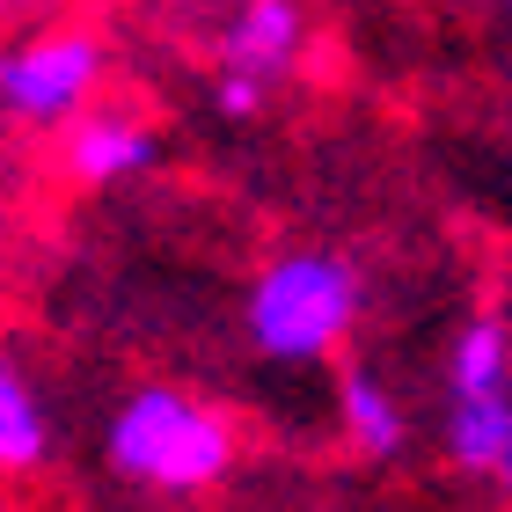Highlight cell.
Segmentation results:
<instances>
[{
	"instance_id": "obj_1",
	"label": "cell",
	"mask_w": 512,
	"mask_h": 512,
	"mask_svg": "<svg viewBox=\"0 0 512 512\" xmlns=\"http://www.w3.org/2000/svg\"><path fill=\"white\" fill-rule=\"evenodd\" d=\"M103 454L139 491L191 498V491H205V483H220L235 469V425L183 388H132L118 403V417H110Z\"/></svg>"
},
{
	"instance_id": "obj_2",
	"label": "cell",
	"mask_w": 512,
	"mask_h": 512,
	"mask_svg": "<svg viewBox=\"0 0 512 512\" xmlns=\"http://www.w3.org/2000/svg\"><path fill=\"white\" fill-rule=\"evenodd\" d=\"M352 322H359V271L344 256H322V249H293L278 264H264L242 300L249 344L278 366L330 359L352 337Z\"/></svg>"
},
{
	"instance_id": "obj_3",
	"label": "cell",
	"mask_w": 512,
	"mask_h": 512,
	"mask_svg": "<svg viewBox=\"0 0 512 512\" xmlns=\"http://www.w3.org/2000/svg\"><path fill=\"white\" fill-rule=\"evenodd\" d=\"M96 81H103V44L88 30H52V37H30L0 59V110L15 125L52 132L88 110Z\"/></svg>"
},
{
	"instance_id": "obj_4",
	"label": "cell",
	"mask_w": 512,
	"mask_h": 512,
	"mask_svg": "<svg viewBox=\"0 0 512 512\" xmlns=\"http://www.w3.org/2000/svg\"><path fill=\"white\" fill-rule=\"evenodd\" d=\"M300 44H308L300 0H242L235 22H227V37H220V66L271 88V81H286L300 66Z\"/></svg>"
},
{
	"instance_id": "obj_5",
	"label": "cell",
	"mask_w": 512,
	"mask_h": 512,
	"mask_svg": "<svg viewBox=\"0 0 512 512\" xmlns=\"http://www.w3.org/2000/svg\"><path fill=\"white\" fill-rule=\"evenodd\" d=\"M154 132L125 118V110H96V118H81L74 132H66V176L88 183V191H103V183H125V176H147L154 169Z\"/></svg>"
},
{
	"instance_id": "obj_6",
	"label": "cell",
	"mask_w": 512,
	"mask_h": 512,
	"mask_svg": "<svg viewBox=\"0 0 512 512\" xmlns=\"http://www.w3.org/2000/svg\"><path fill=\"white\" fill-rule=\"evenodd\" d=\"M447 454H454V469L498 476L512 491V388L454 395V410H447Z\"/></svg>"
},
{
	"instance_id": "obj_7",
	"label": "cell",
	"mask_w": 512,
	"mask_h": 512,
	"mask_svg": "<svg viewBox=\"0 0 512 512\" xmlns=\"http://www.w3.org/2000/svg\"><path fill=\"white\" fill-rule=\"evenodd\" d=\"M337 410H344V439L366 454V461H388L403 454V403L388 395V381H374L366 366H352L337 388Z\"/></svg>"
},
{
	"instance_id": "obj_8",
	"label": "cell",
	"mask_w": 512,
	"mask_h": 512,
	"mask_svg": "<svg viewBox=\"0 0 512 512\" xmlns=\"http://www.w3.org/2000/svg\"><path fill=\"white\" fill-rule=\"evenodd\" d=\"M447 388H454V395L512 388V330H505V315H476V322H461L454 359H447Z\"/></svg>"
},
{
	"instance_id": "obj_9",
	"label": "cell",
	"mask_w": 512,
	"mask_h": 512,
	"mask_svg": "<svg viewBox=\"0 0 512 512\" xmlns=\"http://www.w3.org/2000/svg\"><path fill=\"white\" fill-rule=\"evenodd\" d=\"M52 454V425H44L37 388L22 381V366H0V469H37Z\"/></svg>"
},
{
	"instance_id": "obj_10",
	"label": "cell",
	"mask_w": 512,
	"mask_h": 512,
	"mask_svg": "<svg viewBox=\"0 0 512 512\" xmlns=\"http://www.w3.org/2000/svg\"><path fill=\"white\" fill-rule=\"evenodd\" d=\"M264 96H271V88L264 81H249V74H227V66H220V74H213V110H220V118H256V110H264Z\"/></svg>"
}]
</instances>
